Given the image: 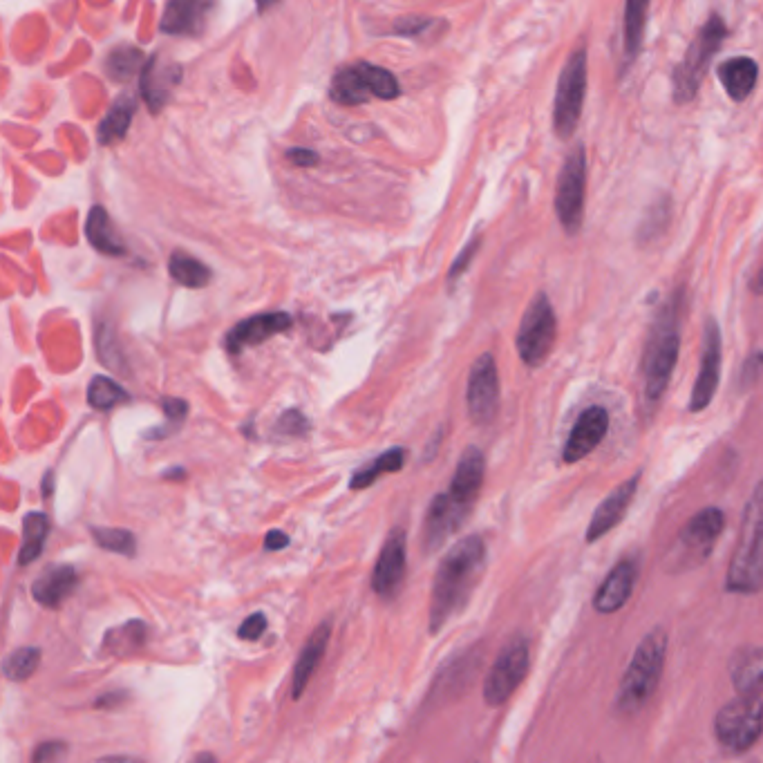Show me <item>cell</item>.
Here are the masks:
<instances>
[{"instance_id":"6da1fadb","label":"cell","mask_w":763,"mask_h":763,"mask_svg":"<svg viewBox=\"0 0 763 763\" xmlns=\"http://www.w3.org/2000/svg\"><path fill=\"white\" fill-rule=\"evenodd\" d=\"M486 569V542L479 535H468L459 540L441 560L435 587H432L430 605V631H437L448 625L452 616H457L468 605L470 596L477 589L479 580Z\"/></svg>"},{"instance_id":"7a4b0ae2","label":"cell","mask_w":763,"mask_h":763,"mask_svg":"<svg viewBox=\"0 0 763 763\" xmlns=\"http://www.w3.org/2000/svg\"><path fill=\"white\" fill-rule=\"evenodd\" d=\"M681 314L683 291L678 289L663 305L661 312H658L643 356L645 401L647 405H652V408L661 403L667 392V385L672 381L674 367L678 361V350H681V334H678Z\"/></svg>"},{"instance_id":"3957f363","label":"cell","mask_w":763,"mask_h":763,"mask_svg":"<svg viewBox=\"0 0 763 763\" xmlns=\"http://www.w3.org/2000/svg\"><path fill=\"white\" fill-rule=\"evenodd\" d=\"M725 591L739 596H755L763 591V479L743 511L737 546L725 576Z\"/></svg>"},{"instance_id":"277c9868","label":"cell","mask_w":763,"mask_h":763,"mask_svg":"<svg viewBox=\"0 0 763 763\" xmlns=\"http://www.w3.org/2000/svg\"><path fill=\"white\" fill-rule=\"evenodd\" d=\"M665 654L667 634L665 629L656 627L640 640L623 681H620L616 696V710L620 714H627V717L638 714L656 694L663 676Z\"/></svg>"},{"instance_id":"5b68a950","label":"cell","mask_w":763,"mask_h":763,"mask_svg":"<svg viewBox=\"0 0 763 763\" xmlns=\"http://www.w3.org/2000/svg\"><path fill=\"white\" fill-rule=\"evenodd\" d=\"M725 529V515L721 508L710 506L696 513L687 522L674 544L665 553V571L683 573L701 567L714 551Z\"/></svg>"},{"instance_id":"8992f818","label":"cell","mask_w":763,"mask_h":763,"mask_svg":"<svg viewBox=\"0 0 763 763\" xmlns=\"http://www.w3.org/2000/svg\"><path fill=\"white\" fill-rule=\"evenodd\" d=\"M725 34H728V27H725L723 18L719 14H712L699 34L694 36V41L685 50L683 61L674 68L672 79L676 106H685V103L694 101L705 74H708L712 56L719 52V47L725 41Z\"/></svg>"},{"instance_id":"52a82bcc","label":"cell","mask_w":763,"mask_h":763,"mask_svg":"<svg viewBox=\"0 0 763 763\" xmlns=\"http://www.w3.org/2000/svg\"><path fill=\"white\" fill-rule=\"evenodd\" d=\"M589 86L587 50L578 47L564 63L553 103V130L558 139H569L578 130Z\"/></svg>"},{"instance_id":"ba28073f","label":"cell","mask_w":763,"mask_h":763,"mask_svg":"<svg viewBox=\"0 0 763 763\" xmlns=\"http://www.w3.org/2000/svg\"><path fill=\"white\" fill-rule=\"evenodd\" d=\"M763 734V701L761 696L739 694L725 703L714 719V737L719 746L734 755L748 752Z\"/></svg>"},{"instance_id":"9c48e42d","label":"cell","mask_w":763,"mask_h":763,"mask_svg":"<svg viewBox=\"0 0 763 763\" xmlns=\"http://www.w3.org/2000/svg\"><path fill=\"white\" fill-rule=\"evenodd\" d=\"M399 81L390 70L370 63H356L336 72L332 83V99L343 106H361L370 99H397Z\"/></svg>"},{"instance_id":"30bf717a","label":"cell","mask_w":763,"mask_h":763,"mask_svg":"<svg viewBox=\"0 0 763 763\" xmlns=\"http://www.w3.org/2000/svg\"><path fill=\"white\" fill-rule=\"evenodd\" d=\"M584 206H587V150L576 146L564 159L555 186V213L569 235H578L582 229Z\"/></svg>"},{"instance_id":"8fae6325","label":"cell","mask_w":763,"mask_h":763,"mask_svg":"<svg viewBox=\"0 0 763 763\" xmlns=\"http://www.w3.org/2000/svg\"><path fill=\"white\" fill-rule=\"evenodd\" d=\"M558 338V318H555L553 305L546 294H538L533 303L524 312V318L517 329V352L526 367L544 365L549 359Z\"/></svg>"},{"instance_id":"7c38bea8","label":"cell","mask_w":763,"mask_h":763,"mask_svg":"<svg viewBox=\"0 0 763 763\" xmlns=\"http://www.w3.org/2000/svg\"><path fill=\"white\" fill-rule=\"evenodd\" d=\"M529 665H531L529 640H526L524 636H513L504 645L502 652H499L495 665L486 676L484 701L488 705H493V708L504 705L524 681L526 672H529Z\"/></svg>"},{"instance_id":"4fadbf2b","label":"cell","mask_w":763,"mask_h":763,"mask_svg":"<svg viewBox=\"0 0 763 763\" xmlns=\"http://www.w3.org/2000/svg\"><path fill=\"white\" fill-rule=\"evenodd\" d=\"M468 414L477 426H488L499 410V374L493 354H482L470 367L468 376Z\"/></svg>"},{"instance_id":"5bb4252c","label":"cell","mask_w":763,"mask_h":763,"mask_svg":"<svg viewBox=\"0 0 763 763\" xmlns=\"http://www.w3.org/2000/svg\"><path fill=\"white\" fill-rule=\"evenodd\" d=\"M721 363H723V338L721 327L714 318L705 320L703 329V354L699 376H696L692 397H690V412H703L712 403L714 394L719 390L721 381Z\"/></svg>"},{"instance_id":"9a60e30c","label":"cell","mask_w":763,"mask_h":763,"mask_svg":"<svg viewBox=\"0 0 763 763\" xmlns=\"http://www.w3.org/2000/svg\"><path fill=\"white\" fill-rule=\"evenodd\" d=\"M609 430V412L600 405H591L584 410L576 426H573L567 446L562 448L564 464H578L580 459L589 457L600 446V441L607 437Z\"/></svg>"},{"instance_id":"2e32d148","label":"cell","mask_w":763,"mask_h":763,"mask_svg":"<svg viewBox=\"0 0 763 763\" xmlns=\"http://www.w3.org/2000/svg\"><path fill=\"white\" fill-rule=\"evenodd\" d=\"M638 486H640V473L631 475L627 482L614 488L605 502L596 508V513H593L591 522H589V529H587V542L589 544L598 542L600 538H605L609 531H614V526H618L620 522L625 520L631 502L636 499Z\"/></svg>"},{"instance_id":"e0dca14e","label":"cell","mask_w":763,"mask_h":763,"mask_svg":"<svg viewBox=\"0 0 763 763\" xmlns=\"http://www.w3.org/2000/svg\"><path fill=\"white\" fill-rule=\"evenodd\" d=\"M470 511L452 502L448 493H441L428 506L426 522H423V549L437 551L452 533H455Z\"/></svg>"},{"instance_id":"ac0fdd59","label":"cell","mask_w":763,"mask_h":763,"mask_svg":"<svg viewBox=\"0 0 763 763\" xmlns=\"http://www.w3.org/2000/svg\"><path fill=\"white\" fill-rule=\"evenodd\" d=\"M636 580H638V564L631 558L620 560L616 567L609 571V576L602 580L596 596H593V609L605 616L616 614V611H620L627 605L631 593H634Z\"/></svg>"},{"instance_id":"d6986e66","label":"cell","mask_w":763,"mask_h":763,"mask_svg":"<svg viewBox=\"0 0 763 763\" xmlns=\"http://www.w3.org/2000/svg\"><path fill=\"white\" fill-rule=\"evenodd\" d=\"M405 576V533L394 529L388 542L383 544L379 560L372 573V589L381 598H392L399 591Z\"/></svg>"},{"instance_id":"ffe728a7","label":"cell","mask_w":763,"mask_h":763,"mask_svg":"<svg viewBox=\"0 0 763 763\" xmlns=\"http://www.w3.org/2000/svg\"><path fill=\"white\" fill-rule=\"evenodd\" d=\"M484 475H486V457L484 452L477 446H470L464 450L461 455L455 477H452L448 495L452 502H457L461 508L470 511L473 504L477 502L479 491H482L484 484Z\"/></svg>"},{"instance_id":"44dd1931","label":"cell","mask_w":763,"mask_h":763,"mask_svg":"<svg viewBox=\"0 0 763 763\" xmlns=\"http://www.w3.org/2000/svg\"><path fill=\"white\" fill-rule=\"evenodd\" d=\"M215 0H168L159 30L173 36H197L213 12Z\"/></svg>"},{"instance_id":"7402d4cb","label":"cell","mask_w":763,"mask_h":763,"mask_svg":"<svg viewBox=\"0 0 763 763\" xmlns=\"http://www.w3.org/2000/svg\"><path fill=\"white\" fill-rule=\"evenodd\" d=\"M291 323H294V320L285 312L251 316L231 329L229 336H226V347H229L231 354H240L244 347L260 345L265 343L267 338L285 332V329L291 327Z\"/></svg>"},{"instance_id":"603a6c76","label":"cell","mask_w":763,"mask_h":763,"mask_svg":"<svg viewBox=\"0 0 763 763\" xmlns=\"http://www.w3.org/2000/svg\"><path fill=\"white\" fill-rule=\"evenodd\" d=\"M180 81H182L180 65L162 63L159 56L148 59V63L144 65V68H141L139 90H141V97H144L150 112H159L166 106L168 97H171V90Z\"/></svg>"},{"instance_id":"cb8c5ba5","label":"cell","mask_w":763,"mask_h":763,"mask_svg":"<svg viewBox=\"0 0 763 763\" xmlns=\"http://www.w3.org/2000/svg\"><path fill=\"white\" fill-rule=\"evenodd\" d=\"M730 678L739 694H763V647L737 649L730 661Z\"/></svg>"},{"instance_id":"d4e9b609","label":"cell","mask_w":763,"mask_h":763,"mask_svg":"<svg viewBox=\"0 0 763 763\" xmlns=\"http://www.w3.org/2000/svg\"><path fill=\"white\" fill-rule=\"evenodd\" d=\"M719 81L732 101H746L759 81V65L750 56H734L719 65Z\"/></svg>"},{"instance_id":"484cf974","label":"cell","mask_w":763,"mask_h":763,"mask_svg":"<svg viewBox=\"0 0 763 763\" xmlns=\"http://www.w3.org/2000/svg\"><path fill=\"white\" fill-rule=\"evenodd\" d=\"M79 576L70 564H59V567L47 569L41 578H36L32 593L36 602H41L43 607H59L61 602L77 589Z\"/></svg>"},{"instance_id":"4316f807","label":"cell","mask_w":763,"mask_h":763,"mask_svg":"<svg viewBox=\"0 0 763 763\" xmlns=\"http://www.w3.org/2000/svg\"><path fill=\"white\" fill-rule=\"evenodd\" d=\"M329 634H332V625L329 623L316 627L314 634L309 636L307 645L303 647V652H300V658L294 670V699H300V696H303L309 678H312V674L316 672L320 658H323L327 649Z\"/></svg>"},{"instance_id":"83f0119b","label":"cell","mask_w":763,"mask_h":763,"mask_svg":"<svg viewBox=\"0 0 763 763\" xmlns=\"http://www.w3.org/2000/svg\"><path fill=\"white\" fill-rule=\"evenodd\" d=\"M86 233H88V242L99 253H106V256H124L126 253V244L119 240V233L112 224L108 211L103 206H92L88 213V224H86Z\"/></svg>"},{"instance_id":"f1b7e54d","label":"cell","mask_w":763,"mask_h":763,"mask_svg":"<svg viewBox=\"0 0 763 763\" xmlns=\"http://www.w3.org/2000/svg\"><path fill=\"white\" fill-rule=\"evenodd\" d=\"M135 110H137V101L133 94H121V97L112 103L108 115L103 117V121L99 124V141L103 146L117 144V141H121L128 135V128L130 124H133Z\"/></svg>"},{"instance_id":"f546056e","label":"cell","mask_w":763,"mask_h":763,"mask_svg":"<svg viewBox=\"0 0 763 763\" xmlns=\"http://www.w3.org/2000/svg\"><path fill=\"white\" fill-rule=\"evenodd\" d=\"M47 533H50V520H47L45 513L25 515L23 544H21V553H18V562H21V567H27V564L39 558L43 551V544L47 540Z\"/></svg>"},{"instance_id":"4dcf8cb0","label":"cell","mask_w":763,"mask_h":763,"mask_svg":"<svg viewBox=\"0 0 763 763\" xmlns=\"http://www.w3.org/2000/svg\"><path fill=\"white\" fill-rule=\"evenodd\" d=\"M168 271L175 282L188 289H202L211 282V269L184 251H175L168 262Z\"/></svg>"},{"instance_id":"1f68e13d","label":"cell","mask_w":763,"mask_h":763,"mask_svg":"<svg viewBox=\"0 0 763 763\" xmlns=\"http://www.w3.org/2000/svg\"><path fill=\"white\" fill-rule=\"evenodd\" d=\"M403 464H405V450L403 448L385 450L383 455L372 459L370 464H367L365 468L356 470L354 477H352V482H350V488H354V491H359V488L372 486L383 473H397V470L403 468Z\"/></svg>"},{"instance_id":"d6a6232c","label":"cell","mask_w":763,"mask_h":763,"mask_svg":"<svg viewBox=\"0 0 763 763\" xmlns=\"http://www.w3.org/2000/svg\"><path fill=\"white\" fill-rule=\"evenodd\" d=\"M649 0H627L625 5V54L629 59H636L643 47L645 25H647Z\"/></svg>"},{"instance_id":"836d02e7","label":"cell","mask_w":763,"mask_h":763,"mask_svg":"<svg viewBox=\"0 0 763 763\" xmlns=\"http://www.w3.org/2000/svg\"><path fill=\"white\" fill-rule=\"evenodd\" d=\"M88 401L97 410H112L117 403L130 401V394L108 376H94L88 388Z\"/></svg>"},{"instance_id":"e575fe53","label":"cell","mask_w":763,"mask_h":763,"mask_svg":"<svg viewBox=\"0 0 763 763\" xmlns=\"http://www.w3.org/2000/svg\"><path fill=\"white\" fill-rule=\"evenodd\" d=\"M139 68H144V54L137 47L121 45L108 54L106 70L115 81H128Z\"/></svg>"},{"instance_id":"d590c367","label":"cell","mask_w":763,"mask_h":763,"mask_svg":"<svg viewBox=\"0 0 763 763\" xmlns=\"http://www.w3.org/2000/svg\"><path fill=\"white\" fill-rule=\"evenodd\" d=\"M39 663H41L39 647H21L7 656L3 670L9 681H25V678H30L36 672Z\"/></svg>"},{"instance_id":"8d00e7d4","label":"cell","mask_w":763,"mask_h":763,"mask_svg":"<svg viewBox=\"0 0 763 763\" xmlns=\"http://www.w3.org/2000/svg\"><path fill=\"white\" fill-rule=\"evenodd\" d=\"M144 638H146V627L141 625L139 620H133V623H128L119 629H112L110 634H106V647H110L115 654H128L144 645Z\"/></svg>"},{"instance_id":"74e56055","label":"cell","mask_w":763,"mask_h":763,"mask_svg":"<svg viewBox=\"0 0 763 763\" xmlns=\"http://www.w3.org/2000/svg\"><path fill=\"white\" fill-rule=\"evenodd\" d=\"M670 200H658L654 202L652 206H649V211L645 213L643 222H640V229H638V240L640 242H652L656 240L658 235H663V231L667 229V224H670Z\"/></svg>"},{"instance_id":"f35d334b","label":"cell","mask_w":763,"mask_h":763,"mask_svg":"<svg viewBox=\"0 0 763 763\" xmlns=\"http://www.w3.org/2000/svg\"><path fill=\"white\" fill-rule=\"evenodd\" d=\"M92 535L101 549L121 555H135L137 540L135 535L126 529H92Z\"/></svg>"},{"instance_id":"ab89813d","label":"cell","mask_w":763,"mask_h":763,"mask_svg":"<svg viewBox=\"0 0 763 763\" xmlns=\"http://www.w3.org/2000/svg\"><path fill=\"white\" fill-rule=\"evenodd\" d=\"M763 374V352H752L746 363L741 365V372H739V388L741 390H750L752 385H755Z\"/></svg>"},{"instance_id":"60d3db41","label":"cell","mask_w":763,"mask_h":763,"mask_svg":"<svg viewBox=\"0 0 763 763\" xmlns=\"http://www.w3.org/2000/svg\"><path fill=\"white\" fill-rule=\"evenodd\" d=\"M265 629H267V618H265V614H253V616H249V618L244 620V623L240 625L238 636H240L242 640H256V638H260L262 634H265Z\"/></svg>"},{"instance_id":"b9f144b4","label":"cell","mask_w":763,"mask_h":763,"mask_svg":"<svg viewBox=\"0 0 763 763\" xmlns=\"http://www.w3.org/2000/svg\"><path fill=\"white\" fill-rule=\"evenodd\" d=\"M479 244H482V240L475 238L473 242L468 244V247H466L464 251L459 253V258L455 260V265H452V269H450V280H457V278L461 276V273H464V271L470 267V262H473L475 253L479 251Z\"/></svg>"},{"instance_id":"7bdbcfd3","label":"cell","mask_w":763,"mask_h":763,"mask_svg":"<svg viewBox=\"0 0 763 763\" xmlns=\"http://www.w3.org/2000/svg\"><path fill=\"white\" fill-rule=\"evenodd\" d=\"M65 752H68V746H65L63 741H47V743H41L39 750L34 752V761L45 763V761H52V759H61V757H65Z\"/></svg>"},{"instance_id":"ee69618b","label":"cell","mask_w":763,"mask_h":763,"mask_svg":"<svg viewBox=\"0 0 763 763\" xmlns=\"http://www.w3.org/2000/svg\"><path fill=\"white\" fill-rule=\"evenodd\" d=\"M278 428L282 432H287V435H303V432L307 430V419L300 412L291 410L287 414H282Z\"/></svg>"},{"instance_id":"f6af8a7d","label":"cell","mask_w":763,"mask_h":763,"mask_svg":"<svg viewBox=\"0 0 763 763\" xmlns=\"http://www.w3.org/2000/svg\"><path fill=\"white\" fill-rule=\"evenodd\" d=\"M162 408H164V412H166L168 421H173L175 426H177V423H182V421H184L186 412H188L186 401H182V399H171V397H164V399H162Z\"/></svg>"},{"instance_id":"bcb514c9","label":"cell","mask_w":763,"mask_h":763,"mask_svg":"<svg viewBox=\"0 0 763 763\" xmlns=\"http://www.w3.org/2000/svg\"><path fill=\"white\" fill-rule=\"evenodd\" d=\"M287 157L294 162L296 166H314L318 162V155L314 153V150H307V148H294L289 150Z\"/></svg>"},{"instance_id":"7dc6e473","label":"cell","mask_w":763,"mask_h":763,"mask_svg":"<svg viewBox=\"0 0 763 763\" xmlns=\"http://www.w3.org/2000/svg\"><path fill=\"white\" fill-rule=\"evenodd\" d=\"M289 544V538L282 531H271L265 538V549L267 551H280Z\"/></svg>"},{"instance_id":"c3c4849f","label":"cell","mask_w":763,"mask_h":763,"mask_svg":"<svg viewBox=\"0 0 763 763\" xmlns=\"http://www.w3.org/2000/svg\"><path fill=\"white\" fill-rule=\"evenodd\" d=\"M405 23H408V25L399 27L397 32H401V34H419L423 27L428 25V18H405Z\"/></svg>"},{"instance_id":"681fc988","label":"cell","mask_w":763,"mask_h":763,"mask_svg":"<svg viewBox=\"0 0 763 763\" xmlns=\"http://www.w3.org/2000/svg\"><path fill=\"white\" fill-rule=\"evenodd\" d=\"M752 291H755L757 296H763V267L757 271L755 280H752Z\"/></svg>"},{"instance_id":"f907efd6","label":"cell","mask_w":763,"mask_h":763,"mask_svg":"<svg viewBox=\"0 0 763 763\" xmlns=\"http://www.w3.org/2000/svg\"><path fill=\"white\" fill-rule=\"evenodd\" d=\"M256 3H258V12H267V9L276 5L278 0H256Z\"/></svg>"}]
</instances>
